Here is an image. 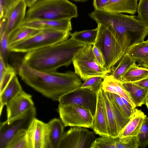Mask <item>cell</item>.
<instances>
[{"mask_svg":"<svg viewBox=\"0 0 148 148\" xmlns=\"http://www.w3.org/2000/svg\"><path fill=\"white\" fill-rule=\"evenodd\" d=\"M18 74L26 84L44 96L58 101L64 94L80 87L82 82L75 72H45L39 71L22 63Z\"/></svg>","mask_w":148,"mask_h":148,"instance_id":"6da1fadb","label":"cell"},{"mask_svg":"<svg viewBox=\"0 0 148 148\" xmlns=\"http://www.w3.org/2000/svg\"><path fill=\"white\" fill-rule=\"evenodd\" d=\"M90 16L111 33L125 53L133 46L144 41L148 26L138 16L95 10Z\"/></svg>","mask_w":148,"mask_h":148,"instance_id":"7a4b0ae2","label":"cell"},{"mask_svg":"<svg viewBox=\"0 0 148 148\" xmlns=\"http://www.w3.org/2000/svg\"><path fill=\"white\" fill-rule=\"evenodd\" d=\"M86 45L71 38L62 42L27 52L22 63L39 71L56 72L61 67L69 65L77 53Z\"/></svg>","mask_w":148,"mask_h":148,"instance_id":"3957f363","label":"cell"},{"mask_svg":"<svg viewBox=\"0 0 148 148\" xmlns=\"http://www.w3.org/2000/svg\"><path fill=\"white\" fill-rule=\"evenodd\" d=\"M78 16L77 6L68 0H38L29 8L24 20L71 19Z\"/></svg>","mask_w":148,"mask_h":148,"instance_id":"277c9868","label":"cell"},{"mask_svg":"<svg viewBox=\"0 0 148 148\" xmlns=\"http://www.w3.org/2000/svg\"><path fill=\"white\" fill-rule=\"evenodd\" d=\"M71 33L55 29L41 30L31 38L10 46L9 50L10 52L27 53L66 40Z\"/></svg>","mask_w":148,"mask_h":148,"instance_id":"5b68a950","label":"cell"},{"mask_svg":"<svg viewBox=\"0 0 148 148\" xmlns=\"http://www.w3.org/2000/svg\"><path fill=\"white\" fill-rule=\"evenodd\" d=\"M98 32L95 45L101 52L104 62V67L111 73L114 66L125 53L110 31L101 24H98Z\"/></svg>","mask_w":148,"mask_h":148,"instance_id":"8992f818","label":"cell"},{"mask_svg":"<svg viewBox=\"0 0 148 148\" xmlns=\"http://www.w3.org/2000/svg\"><path fill=\"white\" fill-rule=\"evenodd\" d=\"M91 45H86L81 49L73 58L72 62L75 72L83 80L91 77H104L110 73L96 61Z\"/></svg>","mask_w":148,"mask_h":148,"instance_id":"52a82bcc","label":"cell"},{"mask_svg":"<svg viewBox=\"0 0 148 148\" xmlns=\"http://www.w3.org/2000/svg\"><path fill=\"white\" fill-rule=\"evenodd\" d=\"M36 110L34 107L16 117L1 123L0 126V148H6L20 131L27 130L36 118Z\"/></svg>","mask_w":148,"mask_h":148,"instance_id":"ba28073f","label":"cell"},{"mask_svg":"<svg viewBox=\"0 0 148 148\" xmlns=\"http://www.w3.org/2000/svg\"><path fill=\"white\" fill-rule=\"evenodd\" d=\"M58 112L64 127L93 128L94 116L90 111L85 108L75 104L59 105Z\"/></svg>","mask_w":148,"mask_h":148,"instance_id":"9c48e42d","label":"cell"},{"mask_svg":"<svg viewBox=\"0 0 148 148\" xmlns=\"http://www.w3.org/2000/svg\"><path fill=\"white\" fill-rule=\"evenodd\" d=\"M96 138L86 127H74L64 132L59 148H91Z\"/></svg>","mask_w":148,"mask_h":148,"instance_id":"30bf717a","label":"cell"},{"mask_svg":"<svg viewBox=\"0 0 148 148\" xmlns=\"http://www.w3.org/2000/svg\"><path fill=\"white\" fill-rule=\"evenodd\" d=\"M59 105H78L89 110L94 117L97 103L96 93L89 89L79 87L62 95L58 101Z\"/></svg>","mask_w":148,"mask_h":148,"instance_id":"8fae6325","label":"cell"},{"mask_svg":"<svg viewBox=\"0 0 148 148\" xmlns=\"http://www.w3.org/2000/svg\"><path fill=\"white\" fill-rule=\"evenodd\" d=\"M97 103L92 129L100 136H110L106 107L101 86L96 93Z\"/></svg>","mask_w":148,"mask_h":148,"instance_id":"7c38bea8","label":"cell"},{"mask_svg":"<svg viewBox=\"0 0 148 148\" xmlns=\"http://www.w3.org/2000/svg\"><path fill=\"white\" fill-rule=\"evenodd\" d=\"M32 96L23 90L6 105L7 119L18 116L34 107Z\"/></svg>","mask_w":148,"mask_h":148,"instance_id":"4fadbf2b","label":"cell"},{"mask_svg":"<svg viewBox=\"0 0 148 148\" xmlns=\"http://www.w3.org/2000/svg\"><path fill=\"white\" fill-rule=\"evenodd\" d=\"M27 7L24 0H21L9 9L0 18L5 21L8 37L13 31L20 26L24 21Z\"/></svg>","mask_w":148,"mask_h":148,"instance_id":"5bb4252c","label":"cell"},{"mask_svg":"<svg viewBox=\"0 0 148 148\" xmlns=\"http://www.w3.org/2000/svg\"><path fill=\"white\" fill-rule=\"evenodd\" d=\"M30 148H44L47 139V124L35 118L27 130Z\"/></svg>","mask_w":148,"mask_h":148,"instance_id":"9a60e30c","label":"cell"},{"mask_svg":"<svg viewBox=\"0 0 148 148\" xmlns=\"http://www.w3.org/2000/svg\"><path fill=\"white\" fill-rule=\"evenodd\" d=\"M20 26H26L39 30L55 29L70 32L72 29L71 19L58 20H24Z\"/></svg>","mask_w":148,"mask_h":148,"instance_id":"2e32d148","label":"cell"},{"mask_svg":"<svg viewBox=\"0 0 148 148\" xmlns=\"http://www.w3.org/2000/svg\"><path fill=\"white\" fill-rule=\"evenodd\" d=\"M47 124V139L44 148H59L64 133V126L59 119L55 118Z\"/></svg>","mask_w":148,"mask_h":148,"instance_id":"e0dca14e","label":"cell"},{"mask_svg":"<svg viewBox=\"0 0 148 148\" xmlns=\"http://www.w3.org/2000/svg\"><path fill=\"white\" fill-rule=\"evenodd\" d=\"M138 0H109L103 10L112 13L134 14L137 12Z\"/></svg>","mask_w":148,"mask_h":148,"instance_id":"ac0fdd59","label":"cell"},{"mask_svg":"<svg viewBox=\"0 0 148 148\" xmlns=\"http://www.w3.org/2000/svg\"><path fill=\"white\" fill-rule=\"evenodd\" d=\"M146 116L141 110L136 108L130 121L120 133L118 137L122 138L137 136Z\"/></svg>","mask_w":148,"mask_h":148,"instance_id":"d6986e66","label":"cell"},{"mask_svg":"<svg viewBox=\"0 0 148 148\" xmlns=\"http://www.w3.org/2000/svg\"><path fill=\"white\" fill-rule=\"evenodd\" d=\"M121 84L136 107L145 104L148 89L132 82H121Z\"/></svg>","mask_w":148,"mask_h":148,"instance_id":"ffe728a7","label":"cell"},{"mask_svg":"<svg viewBox=\"0 0 148 148\" xmlns=\"http://www.w3.org/2000/svg\"><path fill=\"white\" fill-rule=\"evenodd\" d=\"M126 53L138 66L148 69V42L147 41L133 46Z\"/></svg>","mask_w":148,"mask_h":148,"instance_id":"44dd1931","label":"cell"},{"mask_svg":"<svg viewBox=\"0 0 148 148\" xmlns=\"http://www.w3.org/2000/svg\"><path fill=\"white\" fill-rule=\"evenodd\" d=\"M23 90L18 77L14 76L0 93V114L5 105Z\"/></svg>","mask_w":148,"mask_h":148,"instance_id":"7402d4cb","label":"cell"},{"mask_svg":"<svg viewBox=\"0 0 148 148\" xmlns=\"http://www.w3.org/2000/svg\"><path fill=\"white\" fill-rule=\"evenodd\" d=\"M41 30L26 26H20L9 36V47L17 42L31 38L39 33Z\"/></svg>","mask_w":148,"mask_h":148,"instance_id":"603a6c76","label":"cell"},{"mask_svg":"<svg viewBox=\"0 0 148 148\" xmlns=\"http://www.w3.org/2000/svg\"><path fill=\"white\" fill-rule=\"evenodd\" d=\"M147 77L148 69L140 66L135 63L122 77L121 82H133Z\"/></svg>","mask_w":148,"mask_h":148,"instance_id":"cb8c5ba5","label":"cell"},{"mask_svg":"<svg viewBox=\"0 0 148 148\" xmlns=\"http://www.w3.org/2000/svg\"><path fill=\"white\" fill-rule=\"evenodd\" d=\"M135 63V62L126 53L119 61L117 66L113 69L109 75L114 79L121 82L122 77L131 66Z\"/></svg>","mask_w":148,"mask_h":148,"instance_id":"d4e9b609","label":"cell"},{"mask_svg":"<svg viewBox=\"0 0 148 148\" xmlns=\"http://www.w3.org/2000/svg\"><path fill=\"white\" fill-rule=\"evenodd\" d=\"M98 32V28L75 32L71 33V38L79 42L86 45H93L95 42Z\"/></svg>","mask_w":148,"mask_h":148,"instance_id":"484cf974","label":"cell"},{"mask_svg":"<svg viewBox=\"0 0 148 148\" xmlns=\"http://www.w3.org/2000/svg\"><path fill=\"white\" fill-rule=\"evenodd\" d=\"M101 90L106 105L109 135L113 138H116L118 137L119 134L116 123L110 100L106 92L102 88Z\"/></svg>","mask_w":148,"mask_h":148,"instance_id":"4316f807","label":"cell"},{"mask_svg":"<svg viewBox=\"0 0 148 148\" xmlns=\"http://www.w3.org/2000/svg\"><path fill=\"white\" fill-rule=\"evenodd\" d=\"M105 92L110 100L119 134L130 119L126 117L122 114L115 102L112 93L108 92Z\"/></svg>","mask_w":148,"mask_h":148,"instance_id":"83f0119b","label":"cell"},{"mask_svg":"<svg viewBox=\"0 0 148 148\" xmlns=\"http://www.w3.org/2000/svg\"><path fill=\"white\" fill-rule=\"evenodd\" d=\"M16 75V72L14 69L8 64L5 65L0 58V93Z\"/></svg>","mask_w":148,"mask_h":148,"instance_id":"f1b7e54d","label":"cell"},{"mask_svg":"<svg viewBox=\"0 0 148 148\" xmlns=\"http://www.w3.org/2000/svg\"><path fill=\"white\" fill-rule=\"evenodd\" d=\"M0 58L5 65L8 63V59L9 52L8 37L4 21L0 20Z\"/></svg>","mask_w":148,"mask_h":148,"instance_id":"f546056e","label":"cell"},{"mask_svg":"<svg viewBox=\"0 0 148 148\" xmlns=\"http://www.w3.org/2000/svg\"><path fill=\"white\" fill-rule=\"evenodd\" d=\"M6 148H30L27 130L20 131L12 140Z\"/></svg>","mask_w":148,"mask_h":148,"instance_id":"4dcf8cb0","label":"cell"},{"mask_svg":"<svg viewBox=\"0 0 148 148\" xmlns=\"http://www.w3.org/2000/svg\"><path fill=\"white\" fill-rule=\"evenodd\" d=\"M117 138L101 136L95 139L91 148H116V143Z\"/></svg>","mask_w":148,"mask_h":148,"instance_id":"1f68e13d","label":"cell"},{"mask_svg":"<svg viewBox=\"0 0 148 148\" xmlns=\"http://www.w3.org/2000/svg\"><path fill=\"white\" fill-rule=\"evenodd\" d=\"M137 138L139 147L145 148L148 145V117H145Z\"/></svg>","mask_w":148,"mask_h":148,"instance_id":"d6a6232c","label":"cell"},{"mask_svg":"<svg viewBox=\"0 0 148 148\" xmlns=\"http://www.w3.org/2000/svg\"><path fill=\"white\" fill-rule=\"evenodd\" d=\"M104 77L101 76L90 77L84 81L80 87L89 89L96 93L100 88Z\"/></svg>","mask_w":148,"mask_h":148,"instance_id":"836d02e7","label":"cell"},{"mask_svg":"<svg viewBox=\"0 0 148 148\" xmlns=\"http://www.w3.org/2000/svg\"><path fill=\"white\" fill-rule=\"evenodd\" d=\"M116 148H138L139 146L136 136L118 137L116 143Z\"/></svg>","mask_w":148,"mask_h":148,"instance_id":"e575fe53","label":"cell"},{"mask_svg":"<svg viewBox=\"0 0 148 148\" xmlns=\"http://www.w3.org/2000/svg\"><path fill=\"white\" fill-rule=\"evenodd\" d=\"M137 12L138 18L148 26V0H139Z\"/></svg>","mask_w":148,"mask_h":148,"instance_id":"d590c367","label":"cell"},{"mask_svg":"<svg viewBox=\"0 0 148 148\" xmlns=\"http://www.w3.org/2000/svg\"><path fill=\"white\" fill-rule=\"evenodd\" d=\"M112 94L118 107L123 115L126 117L130 119L134 112L128 108L121 96L116 94Z\"/></svg>","mask_w":148,"mask_h":148,"instance_id":"8d00e7d4","label":"cell"},{"mask_svg":"<svg viewBox=\"0 0 148 148\" xmlns=\"http://www.w3.org/2000/svg\"><path fill=\"white\" fill-rule=\"evenodd\" d=\"M11 3V0H0V18L10 8Z\"/></svg>","mask_w":148,"mask_h":148,"instance_id":"74e56055","label":"cell"},{"mask_svg":"<svg viewBox=\"0 0 148 148\" xmlns=\"http://www.w3.org/2000/svg\"><path fill=\"white\" fill-rule=\"evenodd\" d=\"M92 50L96 61L100 66L105 68L104 60L100 50L94 45L92 47Z\"/></svg>","mask_w":148,"mask_h":148,"instance_id":"f35d334b","label":"cell"},{"mask_svg":"<svg viewBox=\"0 0 148 148\" xmlns=\"http://www.w3.org/2000/svg\"><path fill=\"white\" fill-rule=\"evenodd\" d=\"M109 0H93V6L95 10H103V8Z\"/></svg>","mask_w":148,"mask_h":148,"instance_id":"ab89813d","label":"cell"},{"mask_svg":"<svg viewBox=\"0 0 148 148\" xmlns=\"http://www.w3.org/2000/svg\"><path fill=\"white\" fill-rule=\"evenodd\" d=\"M132 83L143 88L148 89V77Z\"/></svg>","mask_w":148,"mask_h":148,"instance_id":"60d3db41","label":"cell"},{"mask_svg":"<svg viewBox=\"0 0 148 148\" xmlns=\"http://www.w3.org/2000/svg\"><path fill=\"white\" fill-rule=\"evenodd\" d=\"M38 0H24L27 7L30 8L35 4Z\"/></svg>","mask_w":148,"mask_h":148,"instance_id":"b9f144b4","label":"cell"},{"mask_svg":"<svg viewBox=\"0 0 148 148\" xmlns=\"http://www.w3.org/2000/svg\"><path fill=\"white\" fill-rule=\"evenodd\" d=\"M21 0H11V8L15 5L19 1Z\"/></svg>","mask_w":148,"mask_h":148,"instance_id":"7bdbcfd3","label":"cell"},{"mask_svg":"<svg viewBox=\"0 0 148 148\" xmlns=\"http://www.w3.org/2000/svg\"><path fill=\"white\" fill-rule=\"evenodd\" d=\"M145 104L147 106V108L148 110V92L146 96Z\"/></svg>","mask_w":148,"mask_h":148,"instance_id":"ee69618b","label":"cell"},{"mask_svg":"<svg viewBox=\"0 0 148 148\" xmlns=\"http://www.w3.org/2000/svg\"><path fill=\"white\" fill-rule=\"evenodd\" d=\"M147 42H148V38L147 39V40H146Z\"/></svg>","mask_w":148,"mask_h":148,"instance_id":"f6af8a7d","label":"cell"}]
</instances>
